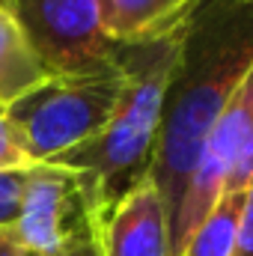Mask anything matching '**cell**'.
Here are the masks:
<instances>
[{"label": "cell", "mask_w": 253, "mask_h": 256, "mask_svg": "<svg viewBox=\"0 0 253 256\" xmlns=\"http://www.w3.org/2000/svg\"><path fill=\"white\" fill-rule=\"evenodd\" d=\"M182 45L185 30L158 42L120 45L116 63L122 68V90L108 126L90 143L57 161L84 170L92 179L104 212L152 170L164 120V102L179 68Z\"/></svg>", "instance_id": "6da1fadb"}, {"label": "cell", "mask_w": 253, "mask_h": 256, "mask_svg": "<svg viewBox=\"0 0 253 256\" xmlns=\"http://www.w3.org/2000/svg\"><path fill=\"white\" fill-rule=\"evenodd\" d=\"M120 90V63L84 74H54L21 102L6 108V114L36 164L60 161L108 126Z\"/></svg>", "instance_id": "7a4b0ae2"}, {"label": "cell", "mask_w": 253, "mask_h": 256, "mask_svg": "<svg viewBox=\"0 0 253 256\" xmlns=\"http://www.w3.org/2000/svg\"><path fill=\"white\" fill-rule=\"evenodd\" d=\"M253 179V60L212 122L185 200L170 224L173 256L224 191H244Z\"/></svg>", "instance_id": "3957f363"}, {"label": "cell", "mask_w": 253, "mask_h": 256, "mask_svg": "<svg viewBox=\"0 0 253 256\" xmlns=\"http://www.w3.org/2000/svg\"><path fill=\"white\" fill-rule=\"evenodd\" d=\"M102 214L104 206L84 170L42 161L24 173L18 214L9 230L27 256H60L78 232L98 226Z\"/></svg>", "instance_id": "277c9868"}, {"label": "cell", "mask_w": 253, "mask_h": 256, "mask_svg": "<svg viewBox=\"0 0 253 256\" xmlns=\"http://www.w3.org/2000/svg\"><path fill=\"white\" fill-rule=\"evenodd\" d=\"M54 74H84L116 63L102 0H6Z\"/></svg>", "instance_id": "5b68a950"}, {"label": "cell", "mask_w": 253, "mask_h": 256, "mask_svg": "<svg viewBox=\"0 0 253 256\" xmlns=\"http://www.w3.org/2000/svg\"><path fill=\"white\" fill-rule=\"evenodd\" d=\"M102 256H173L170 214L155 182L131 185L98 220Z\"/></svg>", "instance_id": "8992f818"}, {"label": "cell", "mask_w": 253, "mask_h": 256, "mask_svg": "<svg viewBox=\"0 0 253 256\" xmlns=\"http://www.w3.org/2000/svg\"><path fill=\"white\" fill-rule=\"evenodd\" d=\"M196 0H102L114 45H143L185 30Z\"/></svg>", "instance_id": "52a82bcc"}, {"label": "cell", "mask_w": 253, "mask_h": 256, "mask_svg": "<svg viewBox=\"0 0 253 256\" xmlns=\"http://www.w3.org/2000/svg\"><path fill=\"white\" fill-rule=\"evenodd\" d=\"M51 78V66L39 57L15 12L0 3V108H12Z\"/></svg>", "instance_id": "ba28073f"}, {"label": "cell", "mask_w": 253, "mask_h": 256, "mask_svg": "<svg viewBox=\"0 0 253 256\" xmlns=\"http://www.w3.org/2000/svg\"><path fill=\"white\" fill-rule=\"evenodd\" d=\"M244 191H224L188 236L179 256H236Z\"/></svg>", "instance_id": "9c48e42d"}, {"label": "cell", "mask_w": 253, "mask_h": 256, "mask_svg": "<svg viewBox=\"0 0 253 256\" xmlns=\"http://www.w3.org/2000/svg\"><path fill=\"white\" fill-rule=\"evenodd\" d=\"M36 161L30 158L21 134L9 122V114L0 108V173H24Z\"/></svg>", "instance_id": "30bf717a"}, {"label": "cell", "mask_w": 253, "mask_h": 256, "mask_svg": "<svg viewBox=\"0 0 253 256\" xmlns=\"http://www.w3.org/2000/svg\"><path fill=\"white\" fill-rule=\"evenodd\" d=\"M24 173H0V230H9L12 220H15V214H18Z\"/></svg>", "instance_id": "8fae6325"}, {"label": "cell", "mask_w": 253, "mask_h": 256, "mask_svg": "<svg viewBox=\"0 0 253 256\" xmlns=\"http://www.w3.org/2000/svg\"><path fill=\"white\" fill-rule=\"evenodd\" d=\"M236 256H253V179H250V185L244 188V202H242V220H238Z\"/></svg>", "instance_id": "7c38bea8"}, {"label": "cell", "mask_w": 253, "mask_h": 256, "mask_svg": "<svg viewBox=\"0 0 253 256\" xmlns=\"http://www.w3.org/2000/svg\"><path fill=\"white\" fill-rule=\"evenodd\" d=\"M60 256H102V244H98V226H90L84 232H78Z\"/></svg>", "instance_id": "4fadbf2b"}, {"label": "cell", "mask_w": 253, "mask_h": 256, "mask_svg": "<svg viewBox=\"0 0 253 256\" xmlns=\"http://www.w3.org/2000/svg\"><path fill=\"white\" fill-rule=\"evenodd\" d=\"M0 256H27L18 238L12 236V230H0Z\"/></svg>", "instance_id": "5bb4252c"}, {"label": "cell", "mask_w": 253, "mask_h": 256, "mask_svg": "<svg viewBox=\"0 0 253 256\" xmlns=\"http://www.w3.org/2000/svg\"><path fill=\"white\" fill-rule=\"evenodd\" d=\"M0 3H6V0H0Z\"/></svg>", "instance_id": "9a60e30c"}]
</instances>
